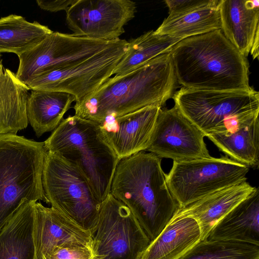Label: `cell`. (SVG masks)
<instances>
[{
	"label": "cell",
	"mask_w": 259,
	"mask_h": 259,
	"mask_svg": "<svg viewBox=\"0 0 259 259\" xmlns=\"http://www.w3.org/2000/svg\"><path fill=\"white\" fill-rule=\"evenodd\" d=\"M177 80L170 51L104 82L73 106L75 115L98 123L143 107L161 108L173 97Z\"/></svg>",
	"instance_id": "cell-1"
},
{
	"label": "cell",
	"mask_w": 259,
	"mask_h": 259,
	"mask_svg": "<svg viewBox=\"0 0 259 259\" xmlns=\"http://www.w3.org/2000/svg\"><path fill=\"white\" fill-rule=\"evenodd\" d=\"M177 82L200 90L249 92V63L221 29L183 39L170 51Z\"/></svg>",
	"instance_id": "cell-2"
},
{
	"label": "cell",
	"mask_w": 259,
	"mask_h": 259,
	"mask_svg": "<svg viewBox=\"0 0 259 259\" xmlns=\"http://www.w3.org/2000/svg\"><path fill=\"white\" fill-rule=\"evenodd\" d=\"M161 162L144 151L120 159L110 188V194L130 209L151 242L180 209Z\"/></svg>",
	"instance_id": "cell-3"
},
{
	"label": "cell",
	"mask_w": 259,
	"mask_h": 259,
	"mask_svg": "<svg viewBox=\"0 0 259 259\" xmlns=\"http://www.w3.org/2000/svg\"><path fill=\"white\" fill-rule=\"evenodd\" d=\"M44 143L47 152L60 156L79 169L101 202L106 199L119 159L106 141L99 123L70 115Z\"/></svg>",
	"instance_id": "cell-4"
},
{
	"label": "cell",
	"mask_w": 259,
	"mask_h": 259,
	"mask_svg": "<svg viewBox=\"0 0 259 259\" xmlns=\"http://www.w3.org/2000/svg\"><path fill=\"white\" fill-rule=\"evenodd\" d=\"M47 153L44 142L0 135V231L24 199L49 203L42 182Z\"/></svg>",
	"instance_id": "cell-5"
},
{
	"label": "cell",
	"mask_w": 259,
	"mask_h": 259,
	"mask_svg": "<svg viewBox=\"0 0 259 259\" xmlns=\"http://www.w3.org/2000/svg\"><path fill=\"white\" fill-rule=\"evenodd\" d=\"M175 106L205 137L234 131L258 118L259 93L200 90L182 87Z\"/></svg>",
	"instance_id": "cell-6"
},
{
	"label": "cell",
	"mask_w": 259,
	"mask_h": 259,
	"mask_svg": "<svg viewBox=\"0 0 259 259\" xmlns=\"http://www.w3.org/2000/svg\"><path fill=\"white\" fill-rule=\"evenodd\" d=\"M42 182L52 207L94 236L102 202L79 169L60 156L47 152Z\"/></svg>",
	"instance_id": "cell-7"
},
{
	"label": "cell",
	"mask_w": 259,
	"mask_h": 259,
	"mask_svg": "<svg viewBox=\"0 0 259 259\" xmlns=\"http://www.w3.org/2000/svg\"><path fill=\"white\" fill-rule=\"evenodd\" d=\"M246 165L227 156L174 161L168 186L180 208L221 189L247 180Z\"/></svg>",
	"instance_id": "cell-8"
},
{
	"label": "cell",
	"mask_w": 259,
	"mask_h": 259,
	"mask_svg": "<svg viewBox=\"0 0 259 259\" xmlns=\"http://www.w3.org/2000/svg\"><path fill=\"white\" fill-rule=\"evenodd\" d=\"M118 39L104 40L53 31L36 46L18 56L16 77L26 85L40 75L65 70L92 57L114 45Z\"/></svg>",
	"instance_id": "cell-9"
},
{
	"label": "cell",
	"mask_w": 259,
	"mask_h": 259,
	"mask_svg": "<svg viewBox=\"0 0 259 259\" xmlns=\"http://www.w3.org/2000/svg\"><path fill=\"white\" fill-rule=\"evenodd\" d=\"M150 242L130 209L109 194L102 203L92 259H140Z\"/></svg>",
	"instance_id": "cell-10"
},
{
	"label": "cell",
	"mask_w": 259,
	"mask_h": 259,
	"mask_svg": "<svg viewBox=\"0 0 259 259\" xmlns=\"http://www.w3.org/2000/svg\"><path fill=\"white\" fill-rule=\"evenodd\" d=\"M127 47V40L119 38L114 45L92 57L65 70L40 75L26 86L29 90L68 93L75 97V103H79L113 75Z\"/></svg>",
	"instance_id": "cell-11"
},
{
	"label": "cell",
	"mask_w": 259,
	"mask_h": 259,
	"mask_svg": "<svg viewBox=\"0 0 259 259\" xmlns=\"http://www.w3.org/2000/svg\"><path fill=\"white\" fill-rule=\"evenodd\" d=\"M136 12L130 0H75L66 11V21L74 35L113 40L124 32Z\"/></svg>",
	"instance_id": "cell-12"
},
{
	"label": "cell",
	"mask_w": 259,
	"mask_h": 259,
	"mask_svg": "<svg viewBox=\"0 0 259 259\" xmlns=\"http://www.w3.org/2000/svg\"><path fill=\"white\" fill-rule=\"evenodd\" d=\"M205 137L176 106L161 108L146 151L174 161L209 158Z\"/></svg>",
	"instance_id": "cell-13"
},
{
	"label": "cell",
	"mask_w": 259,
	"mask_h": 259,
	"mask_svg": "<svg viewBox=\"0 0 259 259\" xmlns=\"http://www.w3.org/2000/svg\"><path fill=\"white\" fill-rule=\"evenodd\" d=\"M161 108L148 106L99 123L107 143L120 160L146 151Z\"/></svg>",
	"instance_id": "cell-14"
},
{
	"label": "cell",
	"mask_w": 259,
	"mask_h": 259,
	"mask_svg": "<svg viewBox=\"0 0 259 259\" xmlns=\"http://www.w3.org/2000/svg\"><path fill=\"white\" fill-rule=\"evenodd\" d=\"M93 236L53 207L34 203V259H46L55 248L60 246L92 248Z\"/></svg>",
	"instance_id": "cell-15"
},
{
	"label": "cell",
	"mask_w": 259,
	"mask_h": 259,
	"mask_svg": "<svg viewBox=\"0 0 259 259\" xmlns=\"http://www.w3.org/2000/svg\"><path fill=\"white\" fill-rule=\"evenodd\" d=\"M255 188L245 181L221 189L180 208L172 220L185 217L194 219L200 229L201 241L206 240L217 223Z\"/></svg>",
	"instance_id": "cell-16"
},
{
	"label": "cell",
	"mask_w": 259,
	"mask_h": 259,
	"mask_svg": "<svg viewBox=\"0 0 259 259\" xmlns=\"http://www.w3.org/2000/svg\"><path fill=\"white\" fill-rule=\"evenodd\" d=\"M219 10L223 33L247 57L259 32V1L221 0Z\"/></svg>",
	"instance_id": "cell-17"
},
{
	"label": "cell",
	"mask_w": 259,
	"mask_h": 259,
	"mask_svg": "<svg viewBox=\"0 0 259 259\" xmlns=\"http://www.w3.org/2000/svg\"><path fill=\"white\" fill-rule=\"evenodd\" d=\"M207 240L235 241L259 246L258 188L217 223Z\"/></svg>",
	"instance_id": "cell-18"
},
{
	"label": "cell",
	"mask_w": 259,
	"mask_h": 259,
	"mask_svg": "<svg viewBox=\"0 0 259 259\" xmlns=\"http://www.w3.org/2000/svg\"><path fill=\"white\" fill-rule=\"evenodd\" d=\"M201 241L200 229L194 219L177 218L150 242L140 259H180Z\"/></svg>",
	"instance_id": "cell-19"
},
{
	"label": "cell",
	"mask_w": 259,
	"mask_h": 259,
	"mask_svg": "<svg viewBox=\"0 0 259 259\" xmlns=\"http://www.w3.org/2000/svg\"><path fill=\"white\" fill-rule=\"evenodd\" d=\"M35 202L24 199L0 231V259H34L33 225Z\"/></svg>",
	"instance_id": "cell-20"
},
{
	"label": "cell",
	"mask_w": 259,
	"mask_h": 259,
	"mask_svg": "<svg viewBox=\"0 0 259 259\" xmlns=\"http://www.w3.org/2000/svg\"><path fill=\"white\" fill-rule=\"evenodd\" d=\"M74 101L75 97L68 93L31 90L27 99L26 115L37 137L56 129Z\"/></svg>",
	"instance_id": "cell-21"
},
{
	"label": "cell",
	"mask_w": 259,
	"mask_h": 259,
	"mask_svg": "<svg viewBox=\"0 0 259 259\" xmlns=\"http://www.w3.org/2000/svg\"><path fill=\"white\" fill-rule=\"evenodd\" d=\"M27 87L5 68L0 55V135L16 134L28 125Z\"/></svg>",
	"instance_id": "cell-22"
},
{
	"label": "cell",
	"mask_w": 259,
	"mask_h": 259,
	"mask_svg": "<svg viewBox=\"0 0 259 259\" xmlns=\"http://www.w3.org/2000/svg\"><path fill=\"white\" fill-rule=\"evenodd\" d=\"M53 31L37 22H29L24 18L10 15L0 19V53L19 56L30 50Z\"/></svg>",
	"instance_id": "cell-23"
},
{
	"label": "cell",
	"mask_w": 259,
	"mask_h": 259,
	"mask_svg": "<svg viewBox=\"0 0 259 259\" xmlns=\"http://www.w3.org/2000/svg\"><path fill=\"white\" fill-rule=\"evenodd\" d=\"M219 5L202 8L179 16H168L154 32L183 39L221 29Z\"/></svg>",
	"instance_id": "cell-24"
},
{
	"label": "cell",
	"mask_w": 259,
	"mask_h": 259,
	"mask_svg": "<svg viewBox=\"0 0 259 259\" xmlns=\"http://www.w3.org/2000/svg\"><path fill=\"white\" fill-rule=\"evenodd\" d=\"M232 159L247 166L257 167L259 164V119L233 132L207 137Z\"/></svg>",
	"instance_id": "cell-25"
},
{
	"label": "cell",
	"mask_w": 259,
	"mask_h": 259,
	"mask_svg": "<svg viewBox=\"0 0 259 259\" xmlns=\"http://www.w3.org/2000/svg\"><path fill=\"white\" fill-rule=\"evenodd\" d=\"M182 39L156 34L154 30H150L129 40L127 50L113 74L120 75L139 67L157 56L170 51Z\"/></svg>",
	"instance_id": "cell-26"
},
{
	"label": "cell",
	"mask_w": 259,
	"mask_h": 259,
	"mask_svg": "<svg viewBox=\"0 0 259 259\" xmlns=\"http://www.w3.org/2000/svg\"><path fill=\"white\" fill-rule=\"evenodd\" d=\"M180 259H259V246L231 240L201 241Z\"/></svg>",
	"instance_id": "cell-27"
},
{
	"label": "cell",
	"mask_w": 259,
	"mask_h": 259,
	"mask_svg": "<svg viewBox=\"0 0 259 259\" xmlns=\"http://www.w3.org/2000/svg\"><path fill=\"white\" fill-rule=\"evenodd\" d=\"M168 9V17L186 14L206 7L220 4L221 0H166Z\"/></svg>",
	"instance_id": "cell-28"
},
{
	"label": "cell",
	"mask_w": 259,
	"mask_h": 259,
	"mask_svg": "<svg viewBox=\"0 0 259 259\" xmlns=\"http://www.w3.org/2000/svg\"><path fill=\"white\" fill-rule=\"evenodd\" d=\"M92 248L60 246L55 248L46 259H92Z\"/></svg>",
	"instance_id": "cell-29"
},
{
	"label": "cell",
	"mask_w": 259,
	"mask_h": 259,
	"mask_svg": "<svg viewBox=\"0 0 259 259\" xmlns=\"http://www.w3.org/2000/svg\"><path fill=\"white\" fill-rule=\"evenodd\" d=\"M75 1V0H37L36 2L41 9L51 12H56L62 10L66 11Z\"/></svg>",
	"instance_id": "cell-30"
},
{
	"label": "cell",
	"mask_w": 259,
	"mask_h": 259,
	"mask_svg": "<svg viewBox=\"0 0 259 259\" xmlns=\"http://www.w3.org/2000/svg\"><path fill=\"white\" fill-rule=\"evenodd\" d=\"M259 32L257 33L252 43L251 50L250 54L252 56L253 59L256 58L258 59V45H259Z\"/></svg>",
	"instance_id": "cell-31"
}]
</instances>
